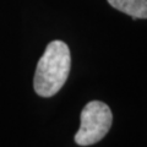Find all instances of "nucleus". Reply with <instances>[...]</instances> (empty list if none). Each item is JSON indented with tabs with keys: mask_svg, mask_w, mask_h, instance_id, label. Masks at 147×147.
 <instances>
[{
	"mask_svg": "<svg viewBox=\"0 0 147 147\" xmlns=\"http://www.w3.org/2000/svg\"><path fill=\"white\" fill-rule=\"evenodd\" d=\"M112 123L113 113L107 104L100 100L88 102L81 112V124L75 142L80 146L97 144L108 134Z\"/></svg>",
	"mask_w": 147,
	"mask_h": 147,
	"instance_id": "f03ea898",
	"label": "nucleus"
},
{
	"mask_svg": "<svg viewBox=\"0 0 147 147\" xmlns=\"http://www.w3.org/2000/svg\"><path fill=\"white\" fill-rule=\"evenodd\" d=\"M110 6L131 16L132 20L147 18V0H107Z\"/></svg>",
	"mask_w": 147,
	"mask_h": 147,
	"instance_id": "7ed1b4c3",
	"label": "nucleus"
},
{
	"mask_svg": "<svg viewBox=\"0 0 147 147\" xmlns=\"http://www.w3.org/2000/svg\"><path fill=\"white\" fill-rule=\"evenodd\" d=\"M71 67V55L67 44L61 40L50 42L37 64L33 87L40 97L57 94L66 82Z\"/></svg>",
	"mask_w": 147,
	"mask_h": 147,
	"instance_id": "f257e3e1",
	"label": "nucleus"
}]
</instances>
